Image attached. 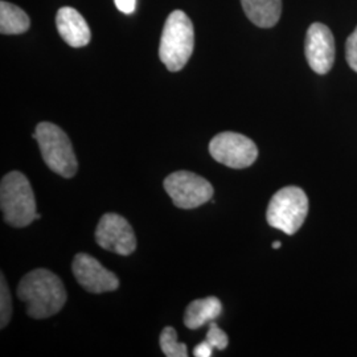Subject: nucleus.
Returning <instances> with one entry per match:
<instances>
[{"instance_id":"2eb2a0df","label":"nucleus","mask_w":357,"mask_h":357,"mask_svg":"<svg viewBox=\"0 0 357 357\" xmlns=\"http://www.w3.org/2000/svg\"><path fill=\"white\" fill-rule=\"evenodd\" d=\"M160 348L167 357L188 356L187 345L178 342V333L172 327H166L160 333Z\"/></svg>"},{"instance_id":"7ed1b4c3","label":"nucleus","mask_w":357,"mask_h":357,"mask_svg":"<svg viewBox=\"0 0 357 357\" xmlns=\"http://www.w3.org/2000/svg\"><path fill=\"white\" fill-rule=\"evenodd\" d=\"M195 29L188 15L175 10L167 17L159 45V57L169 72L181 70L191 59Z\"/></svg>"},{"instance_id":"f03ea898","label":"nucleus","mask_w":357,"mask_h":357,"mask_svg":"<svg viewBox=\"0 0 357 357\" xmlns=\"http://www.w3.org/2000/svg\"><path fill=\"white\" fill-rule=\"evenodd\" d=\"M0 208L4 221L13 228H26L41 218L36 211V199L26 175L13 171L1 178Z\"/></svg>"},{"instance_id":"9b49d317","label":"nucleus","mask_w":357,"mask_h":357,"mask_svg":"<svg viewBox=\"0 0 357 357\" xmlns=\"http://www.w3.org/2000/svg\"><path fill=\"white\" fill-rule=\"evenodd\" d=\"M56 26L69 47L82 48L90 43L91 32L86 20L72 7H63L57 11Z\"/></svg>"},{"instance_id":"20e7f679","label":"nucleus","mask_w":357,"mask_h":357,"mask_svg":"<svg viewBox=\"0 0 357 357\" xmlns=\"http://www.w3.org/2000/svg\"><path fill=\"white\" fill-rule=\"evenodd\" d=\"M36 139L44 163L54 174L65 178H73L78 169L76 153L64 130L51 122H41L32 135Z\"/></svg>"},{"instance_id":"4468645a","label":"nucleus","mask_w":357,"mask_h":357,"mask_svg":"<svg viewBox=\"0 0 357 357\" xmlns=\"http://www.w3.org/2000/svg\"><path fill=\"white\" fill-rule=\"evenodd\" d=\"M29 28V17L22 8L8 1H0V32L3 35H20Z\"/></svg>"},{"instance_id":"f8f14e48","label":"nucleus","mask_w":357,"mask_h":357,"mask_svg":"<svg viewBox=\"0 0 357 357\" xmlns=\"http://www.w3.org/2000/svg\"><path fill=\"white\" fill-rule=\"evenodd\" d=\"M248 19L259 28H271L281 17L282 0H241Z\"/></svg>"},{"instance_id":"6e6552de","label":"nucleus","mask_w":357,"mask_h":357,"mask_svg":"<svg viewBox=\"0 0 357 357\" xmlns=\"http://www.w3.org/2000/svg\"><path fill=\"white\" fill-rule=\"evenodd\" d=\"M96 241L114 255H130L137 249L134 230L126 218L116 213H106L101 217L96 229Z\"/></svg>"},{"instance_id":"39448f33","label":"nucleus","mask_w":357,"mask_h":357,"mask_svg":"<svg viewBox=\"0 0 357 357\" xmlns=\"http://www.w3.org/2000/svg\"><path fill=\"white\" fill-rule=\"evenodd\" d=\"M308 213V199L299 187H284L277 192L268 206V225L293 236L303 225Z\"/></svg>"},{"instance_id":"1a4fd4ad","label":"nucleus","mask_w":357,"mask_h":357,"mask_svg":"<svg viewBox=\"0 0 357 357\" xmlns=\"http://www.w3.org/2000/svg\"><path fill=\"white\" fill-rule=\"evenodd\" d=\"M305 53L307 63L315 73H328L336 56L335 38L331 29L321 23L311 24L307 31Z\"/></svg>"},{"instance_id":"f257e3e1","label":"nucleus","mask_w":357,"mask_h":357,"mask_svg":"<svg viewBox=\"0 0 357 357\" xmlns=\"http://www.w3.org/2000/svg\"><path fill=\"white\" fill-rule=\"evenodd\" d=\"M17 296L26 305V314L33 319H45L61 311L66 302L63 281L45 268L26 274L17 287Z\"/></svg>"},{"instance_id":"0eeeda50","label":"nucleus","mask_w":357,"mask_h":357,"mask_svg":"<svg viewBox=\"0 0 357 357\" xmlns=\"http://www.w3.org/2000/svg\"><path fill=\"white\" fill-rule=\"evenodd\" d=\"M212 158L229 168L243 169L250 167L258 156L255 142L238 132H220L209 143Z\"/></svg>"},{"instance_id":"6ab92c4d","label":"nucleus","mask_w":357,"mask_h":357,"mask_svg":"<svg viewBox=\"0 0 357 357\" xmlns=\"http://www.w3.org/2000/svg\"><path fill=\"white\" fill-rule=\"evenodd\" d=\"M115 6L116 8L121 11V13H130L135 11V6H137V0H114Z\"/></svg>"},{"instance_id":"ddd939ff","label":"nucleus","mask_w":357,"mask_h":357,"mask_svg":"<svg viewBox=\"0 0 357 357\" xmlns=\"http://www.w3.org/2000/svg\"><path fill=\"white\" fill-rule=\"evenodd\" d=\"M222 311L221 302L216 296L196 299L191 302L184 314V324L190 330L202 328L206 323L216 320Z\"/></svg>"},{"instance_id":"f3484780","label":"nucleus","mask_w":357,"mask_h":357,"mask_svg":"<svg viewBox=\"0 0 357 357\" xmlns=\"http://www.w3.org/2000/svg\"><path fill=\"white\" fill-rule=\"evenodd\" d=\"M205 340L212 345L215 349H218V351H224L229 344L228 335L217 326L215 320L209 323V330H208Z\"/></svg>"},{"instance_id":"aec40b11","label":"nucleus","mask_w":357,"mask_h":357,"mask_svg":"<svg viewBox=\"0 0 357 357\" xmlns=\"http://www.w3.org/2000/svg\"><path fill=\"white\" fill-rule=\"evenodd\" d=\"M213 349H215V348L205 340V342L200 343L197 347H195V349H193V356L211 357L212 356Z\"/></svg>"},{"instance_id":"9d476101","label":"nucleus","mask_w":357,"mask_h":357,"mask_svg":"<svg viewBox=\"0 0 357 357\" xmlns=\"http://www.w3.org/2000/svg\"><path fill=\"white\" fill-rule=\"evenodd\" d=\"M72 271L76 281L89 293L115 291L119 286L114 273L106 270L94 257L85 253H78L75 257Z\"/></svg>"},{"instance_id":"423d86ee","label":"nucleus","mask_w":357,"mask_h":357,"mask_svg":"<svg viewBox=\"0 0 357 357\" xmlns=\"http://www.w3.org/2000/svg\"><path fill=\"white\" fill-rule=\"evenodd\" d=\"M163 185L175 206L181 209L202 206L213 196L211 183L190 171H176L171 174L167 176Z\"/></svg>"},{"instance_id":"a211bd4d","label":"nucleus","mask_w":357,"mask_h":357,"mask_svg":"<svg viewBox=\"0 0 357 357\" xmlns=\"http://www.w3.org/2000/svg\"><path fill=\"white\" fill-rule=\"evenodd\" d=\"M345 59L351 69L357 73V26L345 43Z\"/></svg>"},{"instance_id":"412c9836","label":"nucleus","mask_w":357,"mask_h":357,"mask_svg":"<svg viewBox=\"0 0 357 357\" xmlns=\"http://www.w3.org/2000/svg\"><path fill=\"white\" fill-rule=\"evenodd\" d=\"M282 243L280 241H275V243H273V249H280Z\"/></svg>"},{"instance_id":"dca6fc26","label":"nucleus","mask_w":357,"mask_h":357,"mask_svg":"<svg viewBox=\"0 0 357 357\" xmlns=\"http://www.w3.org/2000/svg\"><path fill=\"white\" fill-rule=\"evenodd\" d=\"M11 315H13L11 294H10L6 278L1 274V280H0V327L1 328H4L10 323Z\"/></svg>"}]
</instances>
